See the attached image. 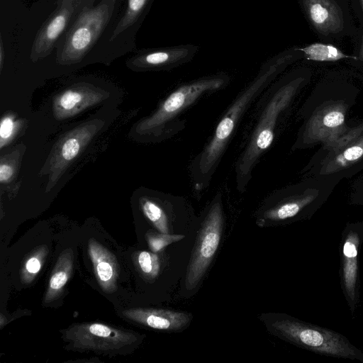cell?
<instances>
[{"label":"cell","mask_w":363,"mask_h":363,"mask_svg":"<svg viewBox=\"0 0 363 363\" xmlns=\"http://www.w3.org/2000/svg\"><path fill=\"white\" fill-rule=\"evenodd\" d=\"M274 335L311 352L363 363V352L343 335L296 318L274 314L264 319Z\"/></svg>","instance_id":"cell-5"},{"label":"cell","mask_w":363,"mask_h":363,"mask_svg":"<svg viewBox=\"0 0 363 363\" xmlns=\"http://www.w3.org/2000/svg\"><path fill=\"white\" fill-rule=\"evenodd\" d=\"M88 251L101 288L106 293L113 292L118 275V266L114 255L94 239L89 241Z\"/></svg>","instance_id":"cell-14"},{"label":"cell","mask_w":363,"mask_h":363,"mask_svg":"<svg viewBox=\"0 0 363 363\" xmlns=\"http://www.w3.org/2000/svg\"><path fill=\"white\" fill-rule=\"evenodd\" d=\"M277 60L262 67L256 77L235 97L218 121L207 143L192 159L189 174L194 191L200 194L210 185L240 121L281 69Z\"/></svg>","instance_id":"cell-1"},{"label":"cell","mask_w":363,"mask_h":363,"mask_svg":"<svg viewBox=\"0 0 363 363\" xmlns=\"http://www.w3.org/2000/svg\"><path fill=\"white\" fill-rule=\"evenodd\" d=\"M310 15L315 23L320 24L327 20L328 12L327 9L320 4H316L311 6Z\"/></svg>","instance_id":"cell-24"},{"label":"cell","mask_w":363,"mask_h":363,"mask_svg":"<svg viewBox=\"0 0 363 363\" xmlns=\"http://www.w3.org/2000/svg\"><path fill=\"white\" fill-rule=\"evenodd\" d=\"M92 100L91 95L86 96L77 90H67L58 97L55 105V112L58 117H67L89 104Z\"/></svg>","instance_id":"cell-17"},{"label":"cell","mask_w":363,"mask_h":363,"mask_svg":"<svg viewBox=\"0 0 363 363\" xmlns=\"http://www.w3.org/2000/svg\"><path fill=\"white\" fill-rule=\"evenodd\" d=\"M122 314L138 324L167 331L183 330L192 319L191 313L167 309L137 308L125 310Z\"/></svg>","instance_id":"cell-13"},{"label":"cell","mask_w":363,"mask_h":363,"mask_svg":"<svg viewBox=\"0 0 363 363\" xmlns=\"http://www.w3.org/2000/svg\"><path fill=\"white\" fill-rule=\"evenodd\" d=\"M72 268V251L67 249L60 255L52 272L45 296V303L51 302L60 296L70 277Z\"/></svg>","instance_id":"cell-15"},{"label":"cell","mask_w":363,"mask_h":363,"mask_svg":"<svg viewBox=\"0 0 363 363\" xmlns=\"http://www.w3.org/2000/svg\"><path fill=\"white\" fill-rule=\"evenodd\" d=\"M14 122L10 117H4L0 125V138H1V147L8 140L12 135L14 130Z\"/></svg>","instance_id":"cell-23"},{"label":"cell","mask_w":363,"mask_h":363,"mask_svg":"<svg viewBox=\"0 0 363 363\" xmlns=\"http://www.w3.org/2000/svg\"><path fill=\"white\" fill-rule=\"evenodd\" d=\"M0 62H1V68H2V65H3V56H4V49H3V43L2 42L1 43V51H0Z\"/></svg>","instance_id":"cell-28"},{"label":"cell","mask_w":363,"mask_h":363,"mask_svg":"<svg viewBox=\"0 0 363 363\" xmlns=\"http://www.w3.org/2000/svg\"><path fill=\"white\" fill-rule=\"evenodd\" d=\"M138 262L141 271L150 278H155L160 271L159 258L156 254L142 251L138 257Z\"/></svg>","instance_id":"cell-20"},{"label":"cell","mask_w":363,"mask_h":363,"mask_svg":"<svg viewBox=\"0 0 363 363\" xmlns=\"http://www.w3.org/2000/svg\"><path fill=\"white\" fill-rule=\"evenodd\" d=\"M179 197L176 196L167 211L172 207ZM170 196L160 198L143 197L140 199L141 208L146 218L162 233H169L168 213L167 206Z\"/></svg>","instance_id":"cell-16"},{"label":"cell","mask_w":363,"mask_h":363,"mask_svg":"<svg viewBox=\"0 0 363 363\" xmlns=\"http://www.w3.org/2000/svg\"><path fill=\"white\" fill-rule=\"evenodd\" d=\"M195 49L162 48L138 51L127 60V65L138 70L169 69L189 61Z\"/></svg>","instance_id":"cell-12"},{"label":"cell","mask_w":363,"mask_h":363,"mask_svg":"<svg viewBox=\"0 0 363 363\" xmlns=\"http://www.w3.org/2000/svg\"><path fill=\"white\" fill-rule=\"evenodd\" d=\"M48 252V247L42 245L35 249L29 256L21 270V279L23 283H30L40 272Z\"/></svg>","instance_id":"cell-18"},{"label":"cell","mask_w":363,"mask_h":363,"mask_svg":"<svg viewBox=\"0 0 363 363\" xmlns=\"http://www.w3.org/2000/svg\"><path fill=\"white\" fill-rule=\"evenodd\" d=\"M363 155V148L359 146H352L343 152L340 160L341 162L344 161H355L362 157Z\"/></svg>","instance_id":"cell-26"},{"label":"cell","mask_w":363,"mask_h":363,"mask_svg":"<svg viewBox=\"0 0 363 363\" xmlns=\"http://www.w3.org/2000/svg\"><path fill=\"white\" fill-rule=\"evenodd\" d=\"M184 238L183 235H174L169 233L148 234L147 242L151 250L154 252H158L164 247L179 241Z\"/></svg>","instance_id":"cell-21"},{"label":"cell","mask_w":363,"mask_h":363,"mask_svg":"<svg viewBox=\"0 0 363 363\" xmlns=\"http://www.w3.org/2000/svg\"><path fill=\"white\" fill-rule=\"evenodd\" d=\"M96 0H58L57 6L39 29L31 49L34 60L50 55L57 42L77 16L86 6L94 5Z\"/></svg>","instance_id":"cell-10"},{"label":"cell","mask_w":363,"mask_h":363,"mask_svg":"<svg viewBox=\"0 0 363 363\" xmlns=\"http://www.w3.org/2000/svg\"><path fill=\"white\" fill-rule=\"evenodd\" d=\"M68 348L97 353L119 354L141 341L138 334L100 323L75 324L63 331Z\"/></svg>","instance_id":"cell-6"},{"label":"cell","mask_w":363,"mask_h":363,"mask_svg":"<svg viewBox=\"0 0 363 363\" xmlns=\"http://www.w3.org/2000/svg\"><path fill=\"white\" fill-rule=\"evenodd\" d=\"M298 88L296 80L272 83L262 94L257 103L252 131L235 166V188L244 193L252 179L253 171L274 140L281 114L289 105Z\"/></svg>","instance_id":"cell-2"},{"label":"cell","mask_w":363,"mask_h":363,"mask_svg":"<svg viewBox=\"0 0 363 363\" xmlns=\"http://www.w3.org/2000/svg\"><path fill=\"white\" fill-rule=\"evenodd\" d=\"M229 82L228 74L219 73L179 86L150 116L139 124L138 131L155 140L168 139L178 134L186 125L184 119L180 118L181 115L199 99L225 89Z\"/></svg>","instance_id":"cell-4"},{"label":"cell","mask_w":363,"mask_h":363,"mask_svg":"<svg viewBox=\"0 0 363 363\" xmlns=\"http://www.w3.org/2000/svg\"><path fill=\"white\" fill-rule=\"evenodd\" d=\"M153 0H126L123 11L106 30L94 57L114 58L136 48L135 35Z\"/></svg>","instance_id":"cell-8"},{"label":"cell","mask_w":363,"mask_h":363,"mask_svg":"<svg viewBox=\"0 0 363 363\" xmlns=\"http://www.w3.org/2000/svg\"><path fill=\"white\" fill-rule=\"evenodd\" d=\"M123 0H101L84 7L55 45L57 62L63 65L77 64L94 57L99 43L115 21Z\"/></svg>","instance_id":"cell-3"},{"label":"cell","mask_w":363,"mask_h":363,"mask_svg":"<svg viewBox=\"0 0 363 363\" xmlns=\"http://www.w3.org/2000/svg\"><path fill=\"white\" fill-rule=\"evenodd\" d=\"M314 197L308 195L290 194L281 189L270 194L257 213V225L265 227L270 224L295 220L301 217Z\"/></svg>","instance_id":"cell-11"},{"label":"cell","mask_w":363,"mask_h":363,"mask_svg":"<svg viewBox=\"0 0 363 363\" xmlns=\"http://www.w3.org/2000/svg\"><path fill=\"white\" fill-rule=\"evenodd\" d=\"M345 116L340 111H331L325 115L323 123L328 127H336L343 123Z\"/></svg>","instance_id":"cell-25"},{"label":"cell","mask_w":363,"mask_h":363,"mask_svg":"<svg viewBox=\"0 0 363 363\" xmlns=\"http://www.w3.org/2000/svg\"><path fill=\"white\" fill-rule=\"evenodd\" d=\"M79 149V140L75 138H70L64 143L62 147V156L64 160L70 161L78 155Z\"/></svg>","instance_id":"cell-22"},{"label":"cell","mask_w":363,"mask_h":363,"mask_svg":"<svg viewBox=\"0 0 363 363\" xmlns=\"http://www.w3.org/2000/svg\"><path fill=\"white\" fill-rule=\"evenodd\" d=\"M362 242L363 222L347 223L342 231L340 245V278L342 293L352 313L359 302V257Z\"/></svg>","instance_id":"cell-9"},{"label":"cell","mask_w":363,"mask_h":363,"mask_svg":"<svg viewBox=\"0 0 363 363\" xmlns=\"http://www.w3.org/2000/svg\"><path fill=\"white\" fill-rule=\"evenodd\" d=\"M223 225L222 195L213 197L203 218L185 276V287L191 290L204 276L218 247Z\"/></svg>","instance_id":"cell-7"},{"label":"cell","mask_w":363,"mask_h":363,"mask_svg":"<svg viewBox=\"0 0 363 363\" xmlns=\"http://www.w3.org/2000/svg\"><path fill=\"white\" fill-rule=\"evenodd\" d=\"M301 50L306 54L309 60L329 61L347 57L331 45L315 44Z\"/></svg>","instance_id":"cell-19"},{"label":"cell","mask_w":363,"mask_h":363,"mask_svg":"<svg viewBox=\"0 0 363 363\" xmlns=\"http://www.w3.org/2000/svg\"><path fill=\"white\" fill-rule=\"evenodd\" d=\"M13 174V169L11 166L6 164H1L0 165V181L1 182H6L10 179Z\"/></svg>","instance_id":"cell-27"}]
</instances>
